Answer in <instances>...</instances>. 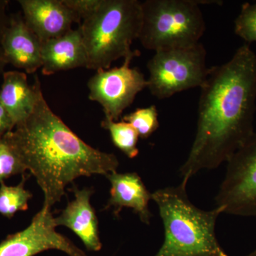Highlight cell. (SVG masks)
Wrapping results in <instances>:
<instances>
[{
    "label": "cell",
    "mask_w": 256,
    "mask_h": 256,
    "mask_svg": "<svg viewBox=\"0 0 256 256\" xmlns=\"http://www.w3.org/2000/svg\"><path fill=\"white\" fill-rule=\"evenodd\" d=\"M34 84L37 99L33 112L3 138L36 178L44 195L43 206L52 208L76 178L106 176L117 172L119 161L114 154L92 148L72 132L47 104L37 75Z\"/></svg>",
    "instance_id": "cell-2"
},
{
    "label": "cell",
    "mask_w": 256,
    "mask_h": 256,
    "mask_svg": "<svg viewBox=\"0 0 256 256\" xmlns=\"http://www.w3.org/2000/svg\"><path fill=\"white\" fill-rule=\"evenodd\" d=\"M235 34L247 44L256 42V2L242 5L240 14L234 22Z\"/></svg>",
    "instance_id": "cell-19"
},
{
    "label": "cell",
    "mask_w": 256,
    "mask_h": 256,
    "mask_svg": "<svg viewBox=\"0 0 256 256\" xmlns=\"http://www.w3.org/2000/svg\"><path fill=\"white\" fill-rule=\"evenodd\" d=\"M142 12L138 40L146 50L156 52L193 46L206 30L197 1L146 0Z\"/></svg>",
    "instance_id": "cell-5"
},
{
    "label": "cell",
    "mask_w": 256,
    "mask_h": 256,
    "mask_svg": "<svg viewBox=\"0 0 256 256\" xmlns=\"http://www.w3.org/2000/svg\"><path fill=\"white\" fill-rule=\"evenodd\" d=\"M50 208L44 207L28 227L8 236L0 244V256H34L48 250H60L69 256H87L68 238L56 230Z\"/></svg>",
    "instance_id": "cell-9"
},
{
    "label": "cell",
    "mask_w": 256,
    "mask_h": 256,
    "mask_svg": "<svg viewBox=\"0 0 256 256\" xmlns=\"http://www.w3.org/2000/svg\"><path fill=\"white\" fill-rule=\"evenodd\" d=\"M142 2L138 0H102L80 28L86 50L87 68H110L120 58L139 56L131 45L139 37L142 26Z\"/></svg>",
    "instance_id": "cell-4"
},
{
    "label": "cell",
    "mask_w": 256,
    "mask_h": 256,
    "mask_svg": "<svg viewBox=\"0 0 256 256\" xmlns=\"http://www.w3.org/2000/svg\"><path fill=\"white\" fill-rule=\"evenodd\" d=\"M146 67L150 72L148 88L160 100L201 88L210 72L206 48L200 42L188 48L156 52Z\"/></svg>",
    "instance_id": "cell-6"
},
{
    "label": "cell",
    "mask_w": 256,
    "mask_h": 256,
    "mask_svg": "<svg viewBox=\"0 0 256 256\" xmlns=\"http://www.w3.org/2000/svg\"><path fill=\"white\" fill-rule=\"evenodd\" d=\"M256 256V249L254 252H250V254H248L247 256Z\"/></svg>",
    "instance_id": "cell-24"
},
{
    "label": "cell",
    "mask_w": 256,
    "mask_h": 256,
    "mask_svg": "<svg viewBox=\"0 0 256 256\" xmlns=\"http://www.w3.org/2000/svg\"><path fill=\"white\" fill-rule=\"evenodd\" d=\"M15 126L10 114L0 104V138L6 133L12 131Z\"/></svg>",
    "instance_id": "cell-23"
},
{
    "label": "cell",
    "mask_w": 256,
    "mask_h": 256,
    "mask_svg": "<svg viewBox=\"0 0 256 256\" xmlns=\"http://www.w3.org/2000/svg\"><path fill=\"white\" fill-rule=\"evenodd\" d=\"M188 181L152 193L164 228L162 245L154 256H228L216 235L222 207L202 210L192 204L186 192Z\"/></svg>",
    "instance_id": "cell-3"
},
{
    "label": "cell",
    "mask_w": 256,
    "mask_h": 256,
    "mask_svg": "<svg viewBox=\"0 0 256 256\" xmlns=\"http://www.w3.org/2000/svg\"><path fill=\"white\" fill-rule=\"evenodd\" d=\"M102 0H63L64 4L78 15L82 20L92 15L98 8Z\"/></svg>",
    "instance_id": "cell-21"
},
{
    "label": "cell",
    "mask_w": 256,
    "mask_h": 256,
    "mask_svg": "<svg viewBox=\"0 0 256 256\" xmlns=\"http://www.w3.org/2000/svg\"><path fill=\"white\" fill-rule=\"evenodd\" d=\"M101 126L109 131L114 146L128 158L133 159L138 156L139 134L130 124L124 121L114 122L105 118L101 122Z\"/></svg>",
    "instance_id": "cell-17"
},
{
    "label": "cell",
    "mask_w": 256,
    "mask_h": 256,
    "mask_svg": "<svg viewBox=\"0 0 256 256\" xmlns=\"http://www.w3.org/2000/svg\"><path fill=\"white\" fill-rule=\"evenodd\" d=\"M196 136L180 168L183 180L227 162L254 132L256 55L244 44L227 63L210 68L200 88Z\"/></svg>",
    "instance_id": "cell-1"
},
{
    "label": "cell",
    "mask_w": 256,
    "mask_h": 256,
    "mask_svg": "<svg viewBox=\"0 0 256 256\" xmlns=\"http://www.w3.org/2000/svg\"><path fill=\"white\" fill-rule=\"evenodd\" d=\"M9 5L8 0H0V77L2 76L4 73V68L8 65L5 60L2 40L6 28H8L10 22V15L8 14V8Z\"/></svg>",
    "instance_id": "cell-22"
},
{
    "label": "cell",
    "mask_w": 256,
    "mask_h": 256,
    "mask_svg": "<svg viewBox=\"0 0 256 256\" xmlns=\"http://www.w3.org/2000/svg\"><path fill=\"white\" fill-rule=\"evenodd\" d=\"M26 169L24 166L14 149L4 138H0V184L16 174H24Z\"/></svg>",
    "instance_id": "cell-20"
},
{
    "label": "cell",
    "mask_w": 256,
    "mask_h": 256,
    "mask_svg": "<svg viewBox=\"0 0 256 256\" xmlns=\"http://www.w3.org/2000/svg\"><path fill=\"white\" fill-rule=\"evenodd\" d=\"M110 182V197L106 210L114 208V214L118 216L121 210L132 208L139 216L141 222L149 225L152 214L149 208L152 194L146 190L142 178L137 173H124L117 172L106 176Z\"/></svg>",
    "instance_id": "cell-14"
},
{
    "label": "cell",
    "mask_w": 256,
    "mask_h": 256,
    "mask_svg": "<svg viewBox=\"0 0 256 256\" xmlns=\"http://www.w3.org/2000/svg\"><path fill=\"white\" fill-rule=\"evenodd\" d=\"M42 73L50 76L79 67L86 68L88 58L80 28L42 43Z\"/></svg>",
    "instance_id": "cell-13"
},
{
    "label": "cell",
    "mask_w": 256,
    "mask_h": 256,
    "mask_svg": "<svg viewBox=\"0 0 256 256\" xmlns=\"http://www.w3.org/2000/svg\"><path fill=\"white\" fill-rule=\"evenodd\" d=\"M25 22L42 43L63 36L82 18L63 0H18Z\"/></svg>",
    "instance_id": "cell-10"
},
{
    "label": "cell",
    "mask_w": 256,
    "mask_h": 256,
    "mask_svg": "<svg viewBox=\"0 0 256 256\" xmlns=\"http://www.w3.org/2000/svg\"><path fill=\"white\" fill-rule=\"evenodd\" d=\"M26 180L24 174L21 182L16 186H8L4 182L0 184V214L12 218L16 212L28 210L32 194L25 190Z\"/></svg>",
    "instance_id": "cell-16"
},
{
    "label": "cell",
    "mask_w": 256,
    "mask_h": 256,
    "mask_svg": "<svg viewBox=\"0 0 256 256\" xmlns=\"http://www.w3.org/2000/svg\"><path fill=\"white\" fill-rule=\"evenodd\" d=\"M122 121L128 122L134 128L139 137L142 139L149 138L158 128L160 124L156 106L146 108H138L122 118Z\"/></svg>",
    "instance_id": "cell-18"
},
{
    "label": "cell",
    "mask_w": 256,
    "mask_h": 256,
    "mask_svg": "<svg viewBox=\"0 0 256 256\" xmlns=\"http://www.w3.org/2000/svg\"><path fill=\"white\" fill-rule=\"evenodd\" d=\"M2 78L0 104L10 114L16 127L33 112L37 99L36 86L34 84H28L24 72H4Z\"/></svg>",
    "instance_id": "cell-15"
},
{
    "label": "cell",
    "mask_w": 256,
    "mask_h": 256,
    "mask_svg": "<svg viewBox=\"0 0 256 256\" xmlns=\"http://www.w3.org/2000/svg\"><path fill=\"white\" fill-rule=\"evenodd\" d=\"M72 191L75 198L69 202L60 216L55 218L56 225L70 229L78 236L88 250L99 252L102 244L99 238L98 222L90 204L94 190L88 188L78 190L74 186Z\"/></svg>",
    "instance_id": "cell-12"
},
{
    "label": "cell",
    "mask_w": 256,
    "mask_h": 256,
    "mask_svg": "<svg viewBox=\"0 0 256 256\" xmlns=\"http://www.w3.org/2000/svg\"><path fill=\"white\" fill-rule=\"evenodd\" d=\"M133 58H124L122 66L97 70L88 82L89 99L100 104L106 119L116 122L136 96L148 87L144 74L130 66Z\"/></svg>",
    "instance_id": "cell-8"
},
{
    "label": "cell",
    "mask_w": 256,
    "mask_h": 256,
    "mask_svg": "<svg viewBox=\"0 0 256 256\" xmlns=\"http://www.w3.org/2000/svg\"><path fill=\"white\" fill-rule=\"evenodd\" d=\"M224 213L256 216V133L227 162L223 182L215 198Z\"/></svg>",
    "instance_id": "cell-7"
},
{
    "label": "cell",
    "mask_w": 256,
    "mask_h": 256,
    "mask_svg": "<svg viewBox=\"0 0 256 256\" xmlns=\"http://www.w3.org/2000/svg\"><path fill=\"white\" fill-rule=\"evenodd\" d=\"M6 64L34 74L42 67V42L28 28L23 14L10 15V22L2 40Z\"/></svg>",
    "instance_id": "cell-11"
}]
</instances>
